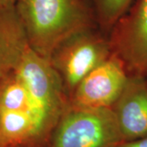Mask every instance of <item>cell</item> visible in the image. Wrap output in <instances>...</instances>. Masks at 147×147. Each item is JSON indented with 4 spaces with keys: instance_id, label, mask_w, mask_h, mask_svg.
<instances>
[{
    "instance_id": "obj_1",
    "label": "cell",
    "mask_w": 147,
    "mask_h": 147,
    "mask_svg": "<svg viewBox=\"0 0 147 147\" xmlns=\"http://www.w3.org/2000/svg\"><path fill=\"white\" fill-rule=\"evenodd\" d=\"M15 7L30 47L47 60L65 38L97 26L88 0H17Z\"/></svg>"
},
{
    "instance_id": "obj_2",
    "label": "cell",
    "mask_w": 147,
    "mask_h": 147,
    "mask_svg": "<svg viewBox=\"0 0 147 147\" xmlns=\"http://www.w3.org/2000/svg\"><path fill=\"white\" fill-rule=\"evenodd\" d=\"M99 30L93 26L74 33L55 47L48 59L68 99L84 77L113 53L110 39Z\"/></svg>"
},
{
    "instance_id": "obj_3",
    "label": "cell",
    "mask_w": 147,
    "mask_h": 147,
    "mask_svg": "<svg viewBox=\"0 0 147 147\" xmlns=\"http://www.w3.org/2000/svg\"><path fill=\"white\" fill-rule=\"evenodd\" d=\"M123 142L111 109L67 105L46 147H118Z\"/></svg>"
},
{
    "instance_id": "obj_4",
    "label": "cell",
    "mask_w": 147,
    "mask_h": 147,
    "mask_svg": "<svg viewBox=\"0 0 147 147\" xmlns=\"http://www.w3.org/2000/svg\"><path fill=\"white\" fill-rule=\"evenodd\" d=\"M129 77L125 65L115 53L78 84L68 105L81 109H111Z\"/></svg>"
},
{
    "instance_id": "obj_5",
    "label": "cell",
    "mask_w": 147,
    "mask_h": 147,
    "mask_svg": "<svg viewBox=\"0 0 147 147\" xmlns=\"http://www.w3.org/2000/svg\"><path fill=\"white\" fill-rule=\"evenodd\" d=\"M113 53L129 74L147 75V0H134L110 31Z\"/></svg>"
},
{
    "instance_id": "obj_6",
    "label": "cell",
    "mask_w": 147,
    "mask_h": 147,
    "mask_svg": "<svg viewBox=\"0 0 147 147\" xmlns=\"http://www.w3.org/2000/svg\"><path fill=\"white\" fill-rule=\"evenodd\" d=\"M15 71L37 105L49 115L59 119L68 105V98L49 61L29 47Z\"/></svg>"
},
{
    "instance_id": "obj_7",
    "label": "cell",
    "mask_w": 147,
    "mask_h": 147,
    "mask_svg": "<svg viewBox=\"0 0 147 147\" xmlns=\"http://www.w3.org/2000/svg\"><path fill=\"white\" fill-rule=\"evenodd\" d=\"M111 110L123 142L147 137L146 77L139 74H129L124 88Z\"/></svg>"
},
{
    "instance_id": "obj_8",
    "label": "cell",
    "mask_w": 147,
    "mask_h": 147,
    "mask_svg": "<svg viewBox=\"0 0 147 147\" xmlns=\"http://www.w3.org/2000/svg\"><path fill=\"white\" fill-rule=\"evenodd\" d=\"M29 47L15 6L0 7V81L16 70Z\"/></svg>"
},
{
    "instance_id": "obj_9",
    "label": "cell",
    "mask_w": 147,
    "mask_h": 147,
    "mask_svg": "<svg viewBox=\"0 0 147 147\" xmlns=\"http://www.w3.org/2000/svg\"><path fill=\"white\" fill-rule=\"evenodd\" d=\"M0 110L30 113L41 116L55 124L59 120L49 115L37 105L16 71L0 81Z\"/></svg>"
},
{
    "instance_id": "obj_10",
    "label": "cell",
    "mask_w": 147,
    "mask_h": 147,
    "mask_svg": "<svg viewBox=\"0 0 147 147\" xmlns=\"http://www.w3.org/2000/svg\"><path fill=\"white\" fill-rule=\"evenodd\" d=\"M98 28L111 31L131 7L134 0H88Z\"/></svg>"
},
{
    "instance_id": "obj_11",
    "label": "cell",
    "mask_w": 147,
    "mask_h": 147,
    "mask_svg": "<svg viewBox=\"0 0 147 147\" xmlns=\"http://www.w3.org/2000/svg\"><path fill=\"white\" fill-rule=\"evenodd\" d=\"M118 147H147V137L134 141L122 142Z\"/></svg>"
},
{
    "instance_id": "obj_12",
    "label": "cell",
    "mask_w": 147,
    "mask_h": 147,
    "mask_svg": "<svg viewBox=\"0 0 147 147\" xmlns=\"http://www.w3.org/2000/svg\"><path fill=\"white\" fill-rule=\"evenodd\" d=\"M17 0H0V7H12L16 5Z\"/></svg>"
},
{
    "instance_id": "obj_13",
    "label": "cell",
    "mask_w": 147,
    "mask_h": 147,
    "mask_svg": "<svg viewBox=\"0 0 147 147\" xmlns=\"http://www.w3.org/2000/svg\"><path fill=\"white\" fill-rule=\"evenodd\" d=\"M145 77H146V83H147V75L146 76H145Z\"/></svg>"
}]
</instances>
